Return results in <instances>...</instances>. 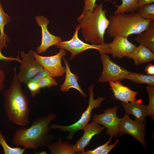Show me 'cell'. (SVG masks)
Listing matches in <instances>:
<instances>
[{
    "label": "cell",
    "instance_id": "obj_28",
    "mask_svg": "<svg viewBox=\"0 0 154 154\" xmlns=\"http://www.w3.org/2000/svg\"><path fill=\"white\" fill-rule=\"evenodd\" d=\"M37 82L40 89L49 88L52 86H56L58 84L55 78L50 76L43 78Z\"/></svg>",
    "mask_w": 154,
    "mask_h": 154
},
{
    "label": "cell",
    "instance_id": "obj_7",
    "mask_svg": "<svg viewBox=\"0 0 154 154\" xmlns=\"http://www.w3.org/2000/svg\"><path fill=\"white\" fill-rule=\"evenodd\" d=\"M100 53L103 68L98 82L104 83L121 81L125 79L126 76L130 72L113 62L108 54L104 53Z\"/></svg>",
    "mask_w": 154,
    "mask_h": 154
},
{
    "label": "cell",
    "instance_id": "obj_1",
    "mask_svg": "<svg viewBox=\"0 0 154 154\" xmlns=\"http://www.w3.org/2000/svg\"><path fill=\"white\" fill-rule=\"evenodd\" d=\"M56 117L55 113L40 116L35 119L28 128L23 127L16 130L12 139L13 144L25 149L37 150L39 147H47L54 138L49 133L50 123Z\"/></svg>",
    "mask_w": 154,
    "mask_h": 154
},
{
    "label": "cell",
    "instance_id": "obj_3",
    "mask_svg": "<svg viewBox=\"0 0 154 154\" xmlns=\"http://www.w3.org/2000/svg\"><path fill=\"white\" fill-rule=\"evenodd\" d=\"M104 3L96 4L93 11H83L77 19L83 38L91 44L105 43L104 35L109 21L106 16V10L103 9Z\"/></svg>",
    "mask_w": 154,
    "mask_h": 154
},
{
    "label": "cell",
    "instance_id": "obj_4",
    "mask_svg": "<svg viewBox=\"0 0 154 154\" xmlns=\"http://www.w3.org/2000/svg\"><path fill=\"white\" fill-rule=\"evenodd\" d=\"M106 29L108 36L128 37L132 34H138L143 31L152 20L141 18L137 11L121 13L111 15Z\"/></svg>",
    "mask_w": 154,
    "mask_h": 154
},
{
    "label": "cell",
    "instance_id": "obj_14",
    "mask_svg": "<svg viewBox=\"0 0 154 154\" xmlns=\"http://www.w3.org/2000/svg\"><path fill=\"white\" fill-rule=\"evenodd\" d=\"M127 37L116 36L113 38L112 41L108 43L109 54L114 58L127 57L137 47L130 42Z\"/></svg>",
    "mask_w": 154,
    "mask_h": 154
},
{
    "label": "cell",
    "instance_id": "obj_34",
    "mask_svg": "<svg viewBox=\"0 0 154 154\" xmlns=\"http://www.w3.org/2000/svg\"><path fill=\"white\" fill-rule=\"evenodd\" d=\"M145 71L149 75L154 76V65L150 63L145 68Z\"/></svg>",
    "mask_w": 154,
    "mask_h": 154
},
{
    "label": "cell",
    "instance_id": "obj_26",
    "mask_svg": "<svg viewBox=\"0 0 154 154\" xmlns=\"http://www.w3.org/2000/svg\"><path fill=\"white\" fill-rule=\"evenodd\" d=\"M145 19L154 20V4H147L139 7L137 11Z\"/></svg>",
    "mask_w": 154,
    "mask_h": 154
},
{
    "label": "cell",
    "instance_id": "obj_10",
    "mask_svg": "<svg viewBox=\"0 0 154 154\" xmlns=\"http://www.w3.org/2000/svg\"><path fill=\"white\" fill-rule=\"evenodd\" d=\"M118 106L109 108L99 114H94L92 120L103 125L107 129L106 133L109 136L116 137L118 135L119 126L121 118H118L116 114Z\"/></svg>",
    "mask_w": 154,
    "mask_h": 154
},
{
    "label": "cell",
    "instance_id": "obj_33",
    "mask_svg": "<svg viewBox=\"0 0 154 154\" xmlns=\"http://www.w3.org/2000/svg\"><path fill=\"white\" fill-rule=\"evenodd\" d=\"M5 78L4 73L0 68V91L2 90L4 87Z\"/></svg>",
    "mask_w": 154,
    "mask_h": 154
},
{
    "label": "cell",
    "instance_id": "obj_8",
    "mask_svg": "<svg viewBox=\"0 0 154 154\" xmlns=\"http://www.w3.org/2000/svg\"><path fill=\"white\" fill-rule=\"evenodd\" d=\"M32 53L37 62L49 73L51 76L55 78L61 76L65 73V69L61 64L62 57L66 54L65 50L60 48L56 54L48 56L39 55L36 51L32 50Z\"/></svg>",
    "mask_w": 154,
    "mask_h": 154
},
{
    "label": "cell",
    "instance_id": "obj_2",
    "mask_svg": "<svg viewBox=\"0 0 154 154\" xmlns=\"http://www.w3.org/2000/svg\"><path fill=\"white\" fill-rule=\"evenodd\" d=\"M15 66L9 88L3 92V105L8 119L19 126L29 124L30 109L28 99L23 91L22 83L17 78Z\"/></svg>",
    "mask_w": 154,
    "mask_h": 154
},
{
    "label": "cell",
    "instance_id": "obj_11",
    "mask_svg": "<svg viewBox=\"0 0 154 154\" xmlns=\"http://www.w3.org/2000/svg\"><path fill=\"white\" fill-rule=\"evenodd\" d=\"M146 119L142 123L130 119L129 115L125 114L121 118L119 126L118 134L121 135L125 134L131 135L145 147Z\"/></svg>",
    "mask_w": 154,
    "mask_h": 154
},
{
    "label": "cell",
    "instance_id": "obj_9",
    "mask_svg": "<svg viewBox=\"0 0 154 154\" xmlns=\"http://www.w3.org/2000/svg\"><path fill=\"white\" fill-rule=\"evenodd\" d=\"M32 50H31L26 53L22 51L20 53L22 62L20 63L17 76L18 79L24 84L44 69L32 55Z\"/></svg>",
    "mask_w": 154,
    "mask_h": 154
},
{
    "label": "cell",
    "instance_id": "obj_17",
    "mask_svg": "<svg viewBox=\"0 0 154 154\" xmlns=\"http://www.w3.org/2000/svg\"><path fill=\"white\" fill-rule=\"evenodd\" d=\"M65 65V78L63 84L60 86V90L62 92H66L71 88H74L78 91L84 98L87 95L83 92L80 87L78 81L79 80L78 74L72 73L71 71L68 62L64 56L62 57Z\"/></svg>",
    "mask_w": 154,
    "mask_h": 154
},
{
    "label": "cell",
    "instance_id": "obj_5",
    "mask_svg": "<svg viewBox=\"0 0 154 154\" xmlns=\"http://www.w3.org/2000/svg\"><path fill=\"white\" fill-rule=\"evenodd\" d=\"M94 84L89 87V98L88 106L82 114L80 118L76 123L69 125H62L57 124L50 125L51 129H59V131H67L68 134L66 137L67 140L71 139L74 134L77 131L83 130L84 127L88 123L91 119L92 111L94 109H96L101 106L102 103L105 100V98L98 97L94 99Z\"/></svg>",
    "mask_w": 154,
    "mask_h": 154
},
{
    "label": "cell",
    "instance_id": "obj_6",
    "mask_svg": "<svg viewBox=\"0 0 154 154\" xmlns=\"http://www.w3.org/2000/svg\"><path fill=\"white\" fill-rule=\"evenodd\" d=\"M80 29V27L77 25L72 38L68 41L60 42L55 45V47L57 48H62L69 51L71 54L70 60H72L77 54L90 49L97 50L100 53L109 54L108 43H105L101 44H89L80 40L78 37V32Z\"/></svg>",
    "mask_w": 154,
    "mask_h": 154
},
{
    "label": "cell",
    "instance_id": "obj_29",
    "mask_svg": "<svg viewBox=\"0 0 154 154\" xmlns=\"http://www.w3.org/2000/svg\"><path fill=\"white\" fill-rule=\"evenodd\" d=\"M26 84L32 97L35 96L40 92V88L37 82L29 81Z\"/></svg>",
    "mask_w": 154,
    "mask_h": 154
},
{
    "label": "cell",
    "instance_id": "obj_15",
    "mask_svg": "<svg viewBox=\"0 0 154 154\" xmlns=\"http://www.w3.org/2000/svg\"><path fill=\"white\" fill-rule=\"evenodd\" d=\"M142 100L136 99L134 101L127 103L122 102L125 114H131L135 117V121L143 122L145 120V117L148 115L147 106L141 104Z\"/></svg>",
    "mask_w": 154,
    "mask_h": 154
},
{
    "label": "cell",
    "instance_id": "obj_22",
    "mask_svg": "<svg viewBox=\"0 0 154 154\" xmlns=\"http://www.w3.org/2000/svg\"><path fill=\"white\" fill-rule=\"evenodd\" d=\"M125 79L136 84H145L154 85V76L130 72L126 76Z\"/></svg>",
    "mask_w": 154,
    "mask_h": 154
},
{
    "label": "cell",
    "instance_id": "obj_24",
    "mask_svg": "<svg viewBox=\"0 0 154 154\" xmlns=\"http://www.w3.org/2000/svg\"><path fill=\"white\" fill-rule=\"evenodd\" d=\"M113 137L110 136L109 140L103 145L100 146L92 150H88L85 151L84 154H107L112 149L115 147L117 144L119 142V140L116 139L115 142L111 145L109 144L111 142Z\"/></svg>",
    "mask_w": 154,
    "mask_h": 154
},
{
    "label": "cell",
    "instance_id": "obj_31",
    "mask_svg": "<svg viewBox=\"0 0 154 154\" xmlns=\"http://www.w3.org/2000/svg\"><path fill=\"white\" fill-rule=\"evenodd\" d=\"M48 76H50L49 72L46 70L43 69L37 73L29 81L37 82L43 78Z\"/></svg>",
    "mask_w": 154,
    "mask_h": 154
},
{
    "label": "cell",
    "instance_id": "obj_18",
    "mask_svg": "<svg viewBox=\"0 0 154 154\" xmlns=\"http://www.w3.org/2000/svg\"><path fill=\"white\" fill-rule=\"evenodd\" d=\"M127 58L133 59L134 64L138 66L153 60L154 52L144 45L140 44L127 56Z\"/></svg>",
    "mask_w": 154,
    "mask_h": 154
},
{
    "label": "cell",
    "instance_id": "obj_19",
    "mask_svg": "<svg viewBox=\"0 0 154 154\" xmlns=\"http://www.w3.org/2000/svg\"><path fill=\"white\" fill-rule=\"evenodd\" d=\"M135 40L154 52V20L150 21L145 30L138 34Z\"/></svg>",
    "mask_w": 154,
    "mask_h": 154
},
{
    "label": "cell",
    "instance_id": "obj_27",
    "mask_svg": "<svg viewBox=\"0 0 154 154\" xmlns=\"http://www.w3.org/2000/svg\"><path fill=\"white\" fill-rule=\"evenodd\" d=\"M149 98V103L147 106V115L154 119V85H148L146 87Z\"/></svg>",
    "mask_w": 154,
    "mask_h": 154
},
{
    "label": "cell",
    "instance_id": "obj_32",
    "mask_svg": "<svg viewBox=\"0 0 154 154\" xmlns=\"http://www.w3.org/2000/svg\"><path fill=\"white\" fill-rule=\"evenodd\" d=\"M2 49L0 47V60H3L5 61L10 62L16 61L20 63L22 62V60L20 59L18 55L16 57H7L3 56L1 53V50Z\"/></svg>",
    "mask_w": 154,
    "mask_h": 154
},
{
    "label": "cell",
    "instance_id": "obj_30",
    "mask_svg": "<svg viewBox=\"0 0 154 154\" xmlns=\"http://www.w3.org/2000/svg\"><path fill=\"white\" fill-rule=\"evenodd\" d=\"M96 0H83L84 6L83 11H93L96 5Z\"/></svg>",
    "mask_w": 154,
    "mask_h": 154
},
{
    "label": "cell",
    "instance_id": "obj_23",
    "mask_svg": "<svg viewBox=\"0 0 154 154\" xmlns=\"http://www.w3.org/2000/svg\"><path fill=\"white\" fill-rule=\"evenodd\" d=\"M138 0H121V3L119 5L112 3L117 8L114 12V14L137 11L139 8L137 4Z\"/></svg>",
    "mask_w": 154,
    "mask_h": 154
},
{
    "label": "cell",
    "instance_id": "obj_25",
    "mask_svg": "<svg viewBox=\"0 0 154 154\" xmlns=\"http://www.w3.org/2000/svg\"><path fill=\"white\" fill-rule=\"evenodd\" d=\"M0 145L2 147L5 154H23L26 149L19 147H13L9 145L0 130Z\"/></svg>",
    "mask_w": 154,
    "mask_h": 154
},
{
    "label": "cell",
    "instance_id": "obj_16",
    "mask_svg": "<svg viewBox=\"0 0 154 154\" xmlns=\"http://www.w3.org/2000/svg\"><path fill=\"white\" fill-rule=\"evenodd\" d=\"M109 82L111 87L110 89L112 90L114 96L116 99L126 103L133 102L135 100L137 93L123 85L120 81Z\"/></svg>",
    "mask_w": 154,
    "mask_h": 154
},
{
    "label": "cell",
    "instance_id": "obj_21",
    "mask_svg": "<svg viewBox=\"0 0 154 154\" xmlns=\"http://www.w3.org/2000/svg\"><path fill=\"white\" fill-rule=\"evenodd\" d=\"M10 21V17L7 13L4 11L0 1V47L1 49L7 48V46L6 43L9 42V38L4 32V27Z\"/></svg>",
    "mask_w": 154,
    "mask_h": 154
},
{
    "label": "cell",
    "instance_id": "obj_20",
    "mask_svg": "<svg viewBox=\"0 0 154 154\" xmlns=\"http://www.w3.org/2000/svg\"><path fill=\"white\" fill-rule=\"evenodd\" d=\"M74 146L68 141L62 142V138L59 137L56 142L50 143L47 147L51 154H76Z\"/></svg>",
    "mask_w": 154,
    "mask_h": 154
},
{
    "label": "cell",
    "instance_id": "obj_12",
    "mask_svg": "<svg viewBox=\"0 0 154 154\" xmlns=\"http://www.w3.org/2000/svg\"><path fill=\"white\" fill-rule=\"evenodd\" d=\"M35 20L38 25L41 27L42 31L41 42L37 48V52L38 54L46 52L51 46L62 41L61 37L52 35L49 32L47 26L49 22L47 18L38 16L35 17Z\"/></svg>",
    "mask_w": 154,
    "mask_h": 154
},
{
    "label": "cell",
    "instance_id": "obj_35",
    "mask_svg": "<svg viewBox=\"0 0 154 154\" xmlns=\"http://www.w3.org/2000/svg\"><path fill=\"white\" fill-rule=\"evenodd\" d=\"M154 0H138L137 2L138 7L147 4L154 3Z\"/></svg>",
    "mask_w": 154,
    "mask_h": 154
},
{
    "label": "cell",
    "instance_id": "obj_13",
    "mask_svg": "<svg viewBox=\"0 0 154 154\" xmlns=\"http://www.w3.org/2000/svg\"><path fill=\"white\" fill-rule=\"evenodd\" d=\"M105 128L94 121L87 124L83 129V135L74 145V150L76 153L84 154L85 148L89 144L92 138L94 135L99 134Z\"/></svg>",
    "mask_w": 154,
    "mask_h": 154
}]
</instances>
